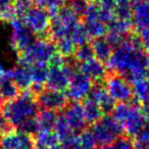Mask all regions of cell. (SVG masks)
Wrapping results in <instances>:
<instances>
[{
  "instance_id": "20",
  "label": "cell",
  "mask_w": 149,
  "mask_h": 149,
  "mask_svg": "<svg viewBox=\"0 0 149 149\" xmlns=\"http://www.w3.org/2000/svg\"><path fill=\"white\" fill-rule=\"evenodd\" d=\"M74 149H96V142L90 130H84L77 135Z\"/></svg>"
},
{
  "instance_id": "30",
  "label": "cell",
  "mask_w": 149,
  "mask_h": 149,
  "mask_svg": "<svg viewBox=\"0 0 149 149\" xmlns=\"http://www.w3.org/2000/svg\"><path fill=\"white\" fill-rule=\"evenodd\" d=\"M4 74H5V70H3L2 62H1V59H0V80H1L3 77H4Z\"/></svg>"
},
{
  "instance_id": "7",
  "label": "cell",
  "mask_w": 149,
  "mask_h": 149,
  "mask_svg": "<svg viewBox=\"0 0 149 149\" xmlns=\"http://www.w3.org/2000/svg\"><path fill=\"white\" fill-rule=\"evenodd\" d=\"M1 149H34L35 137L17 130H10L3 133L0 138Z\"/></svg>"
},
{
  "instance_id": "10",
  "label": "cell",
  "mask_w": 149,
  "mask_h": 149,
  "mask_svg": "<svg viewBox=\"0 0 149 149\" xmlns=\"http://www.w3.org/2000/svg\"><path fill=\"white\" fill-rule=\"evenodd\" d=\"M78 70L83 72L94 83L100 82L105 76V68L102 64V61L97 58H92L85 62L78 63Z\"/></svg>"
},
{
  "instance_id": "21",
  "label": "cell",
  "mask_w": 149,
  "mask_h": 149,
  "mask_svg": "<svg viewBox=\"0 0 149 149\" xmlns=\"http://www.w3.org/2000/svg\"><path fill=\"white\" fill-rule=\"evenodd\" d=\"M54 43H55L57 52L65 58L72 56L74 50L77 48V45L74 43V41L70 37L60 38V39L54 41Z\"/></svg>"
},
{
  "instance_id": "23",
  "label": "cell",
  "mask_w": 149,
  "mask_h": 149,
  "mask_svg": "<svg viewBox=\"0 0 149 149\" xmlns=\"http://www.w3.org/2000/svg\"><path fill=\"white\" fill-rule=\"evenodd\" d=\"M59 142V139L56 136V134L51 131V132H41L38 133L35 136V144L39 146H43L46 148H50L55 145H57Z\"/></svg>"
},
{
  "instance_id": "28",
  "label": "cell",
  "mask_w": 149,
  "mask_h": 149,
  "mask_svg": "<svg viewBox=\"0 0 149 149\" xmlns=\"http://www.w3.org/2000/svg\"><path fill=\"white\" fill-rule=\"evenodd\" d=\"M15 10L17 17H21L28 9L34 5V0H13Z\"/></svg>"
},
{
  "instance_id": "24",
  "label": "cell",
  "mask_w": 149,
  "mask_h": 149,
  "mask_svg": "<svg viewBox=\"0 0 149 149\" xmlns=\"http://www.w3.org/2000/svg\"><path fill=\"white\" fill-rule=\"evenodd\" d=\"M15 17H17L15 10V1L0 0V21L11 22Z\"/></svg>"
},
{
  "instance_id": "2",
  "label": "cell",
  "mask_w": 149,
  "mask_h": 149,
  "mask_svg": "<svg viewBox=\"0 0 149 149\" xmlns=\"http://www.w3.org/2000/svg\"><path fill=\"white\" fill-rule=\"evenodd\" d=\"M57 53L55 43L49 38H37L33 44L23 52L19 53V61L25 63L48 64L52 57Z\"/></svg>"
},
{
  "instance_id": "13",
  "label": "cell",
  "mask_w": 149,
  "mask_h": 149,
  "mask_svg": "<svg viewBox=\"0 0 149 149\" xmlns=\"http://www.w3.org/2000/svg\"><path fill=\"white\" fill-rule=\"evenodd\" d=\"M19 93H21L19 88L13 81L8 72H5L4 77L0 80V98L2 102L13 99Z\"/></svg>"
},
{
  "instance_id": "17",
  "label": "cell",
  "mask_w": 149,
  "mask_h": 149,
  "mask_svg": "<svg viewBox=\"0 0 149 149\" xmlns=\"http://www.w3.org/2000/svg\"><path fill=\"white\" fill-rule=\"evenodd\" d=\"M53 132L58 137L59 142H63V141L68 140L70 138H72V136L76 135L74 131L72 130V128L70 127L68 123L66 122L65 118H64L62 113L58 114L55 126H54L53 129Z\"/></svg>"
},
{
  "instance_id": "9",
  "label": "cell",
  "mask_w": 149,
  "mask_h": 149,
  "mask_svg": "<svg viewBox=\"0 0 149 149\" xmlns=\"http://www.w3.org/2000/svg\"><path fill=\"white\" fill-rule=\"evenodd\" d=\"M62 114H63L66 122L68 123L70 127L74 133H80L85 130L87 123H86L85 116H84L83 111V106H82L81 102H68V104L65 106V108L62 111Z\"/></svg>"
},
{
  "instance_id": "1",
  "label": "cell",
  "mask_w": 149,
  "mask_h": 149,
  "mask_svg": "<svg viewBox=\"0 0 149 149\" xmlns=\"http://www.w3.org/2000/svg\"><path fill=\"white\" fill-rule=\"evenodd\" d=\"M39 112V106L35 94L30 89L22 90L15 98L5 101L0 106V114L11 129H17L23 123L35 118Z\"/></svg>"
},
{
  "instance_id": "15",
  "label": "cell",
  "mask_w": 149,
  "mask_h": 149,
  "mask_svg": "<svg viewBox=\"0 0 149 149\" xmlns=\"http://www.w3.org/2000/svg\"><path fill=\"white\" fill-rule=\"evenodd\" d=\"M109 96L116 100H125L129 96V89L125 82L118 77H110L107 81Z\"/></svg>"
},
{
  "instance_id": "16",
  "label": "cell",
  "mask_w": 149,
  "mask_h": 149,
  "mask_svg": "<svg viewBox=\"0 0 149 149\" xmlns=\"http://www.w3.org/2000/svg\"><path fill=\"white\" fill-rule=\"evenodd\" d=\"M91 45L93 48L94 55L96 56L98 60L105 61L109 58L111 47H110V42L108 40L104 39L103 37L94 38Z\"/></svg>"
},
{
  "instance_id": "8",
  "label": "cell",
  "mask_w": 149,
  "mask_h": 149,
  "mask_svg": "<svg viewBox=\"0 0 149 149\" xmlns=\"http://www.w3.org/2000/svg\"><path fill=\"white\" fill-rule=\"evenodd\" d=\"M91 87V80L83 72L77 70L70 79L65 94L68 100L82 102L88 96Z\"/></svg>"
},
{
  "instance_id": "6",
  "label": "cell",
  "mask_w": 149,
  "mask_h": 149,
  "mask_svg": "<svg viewBox=\"0 0 149 149\" xmlns=\"http://www.w3.org/2000/svg\"><path fill=\"white\" fill-rule=\"evenodd\" d=\"M90 131H91L96 143L105 145L109 144L111 141L116 139V137L120 132V128L112 118H103L94 123Z\"/></svg>"
},
{
  "instance_id": "22",
  "label": "cell",
  "mask_w": 149,
  "mask_h": 149,
  "mask_svg": "<svg viewBox=\"0 0 149 149\" xmlns=\"http://www.w3.org/2000/svg\"><path fill=\"white\" fill-rule=\"evenodd\" d=\"M72 57L78 63H81V62H85L89 59L95 57L94 55V51L92 45L87 42L85 44H82L80 46H77L76 50H74V54H72Z\"/></svg>"
},
{
  "instance_id": "19",
  "label": "cell",
  "mask_w": 149,
  "mask_h": 149,
  "mask_svg": "<svg viewBox=\"0 0 149 149\" xmlns=\"http://www.w3.org/2000/svg\"><path fill=\"white\" fill-rule=\"evenodd\" d=\"M84 26L87 31L89 37L92 38H98L102 37L105 34L106 27L104 23L97 19H93V17H84Z\"/></svg>"
},
{
  "instance_id": "5",
  "label": "cell",
  "mask_w": 149,
  "mask_h": 149,
  "mask_svg": "<svg viewBox=\"0 0 149 149\" xmlns=\"http://www.w3.org/2000/svg\"><path fill=\"white\" fill-rule=\"evenodd\" d=\"M11 23L13 34H11V44L17 53H21L27 49L31 44L37 39V36L25 25L21 17H15Z\"/></svg>"
},
{
  "instance_id": "4",
  "label": "cell",
  "mask_w": 149,
  "mask_h": 149,
  "mask_svg": "<svg viewBox=\"0 0 149 149\" xmlns=\"http://www.w3.org/2000/svg\"><path fill=\"white\" fill-rule=\"evenodd\" d=\"M36 101L40 109H48L53 111H61L68 104V98L65 92L56 91L49 88H44L35 95Z\"/></svg>"
},
{
  "instance_id": "27",
  "label": "cell",
  "mask_w": 149,
  "mask_h": 149,
  "mask_svg": "<svg viewBox=\"0 0 149 149\" xmlns=\"http://www.w3.org/2000/svg\"><path fill=\"white\" fill-rule=\"evenodd\" d=\"M66 5L74 11L80 19L85 17L90 2L88 0H66Z\"/></svg>"
},
{
  "instance_id": "25",
  "label": "cell",
  "mask_w": 149,
  "mask_h": 149,
  "mask_svg": "<svg viewBox=\"0 0 149 149\" xmlns=\"http://www.w3.org/2000/svg\"><path fill=\"white\" fill-rule=\"evenodd\" d=\"M70 38L74 41V43L77 46H80L82 44H85L89 41V35L85 29V26L82 22H80L76 27L72 29V31L70 34Z\"/></svg>"
},
{
  "instance_id": "18",
  "label": "cell",
  "mask_w": 149,
  "mask_h": 149,
  "mask_svg": "<svg viewBox=\"0 0 149 149\" xmlns=\"http://www.w3.org/2000/svg\"><path fill=\"white\" fill-rule=\"evenodd\" d=\"M29 72L31 76L32 84H40L45 85L48 74L47 64L42 63H28Z\"/></svg>"
},
{
  "instance_id": "3",
  "label": "cell",
  "mask_w": 149,
  "mask_h": 149,
  "mask_svg": "<svg viewBox=\"0 0 149 149\" xmlns=\"http://www.w3.org/2000/svg\"><path fill=\"white\" fill-rule=\"evenodd\" d=\"M25 25L40 38H49L51 15L47 10L34 4L21 17Z\"/></svg>"
},
{
  "instance_id": "31",
  "label": "cell",
  "mask_w": 149,
  "mask_h": 149,
  "mask_svg": "<svg viewBox=\"0 0 149 149\" xmlns=\"http://www.w3.org/2000/svg\"><path fill=\"white\" fill-rule=\"evenodd\" d=\"M2 134H3V131L1 130V128H0V138H1V136H2Z\"/></svg>"
},
{
  "instance_id": "12",
  "label": "cell",
  "mask_w": 149,
  "mask_h": 149,
  "mask_svg": "<svg viewBox=\"0 0 149 149\" xmlns=\"http://www.w3.org/2000/svg\"><path fill=\"white\" fill-rule=\"evenodd\" d=\"M57 116L58 113L56 111H53V110H39L37 116H36V122H37L38 131H39L38 133L51 132V131H53L56 120H57Z\"/></svg>"
},
{
  "instance_id": "11",
  "label": "cell",
  "mask_w": 149,
  "mask_h": 149,
  "mask_svg": "<svg viewBox=\"0 0 149 149\" xmlns=\"http://www.w3.org/2000/svg\"><path fill=\"white\" fill-rule=\"evenodd\" d=\"M8 74L21 91L29 89L30 86L32 85V80L31 76H30L28 63L19 61V64L15 68L8 70Z\"/></svg>"
},
{
  "instance_id": "14",
  "label": "cell",
  "mask_w": 149,
  "mask_h": 149,
  "mask_svg": "<svg viewBox=\"0 0 149 149\" xmlns=\"http://www.w3.org/2000/svg\"><path fill=\"white\" fill-rule=\"evenodd\" d=\"M81 103L82 106H83L84 116H85L87 125H93L94 123H96L101 118V116L103 112H102L99 104L96 101L86 97Z\"/></svg>"
},
{
  "instance_id": "29",
  "label": "cell",
  "mask_w": 149,
  "mask_h": 149,
  "mask_svg": "<svg viewBox=\"0 0 149 149\" xmlns=\"http://www.w3.org/2000/svg\"><path fill=\"white\" fill-rule=\"evenodd\" d=\"M108 149H128L127 147V144L123 141H118V142L114 143L112 146H110Z\"/></svg>"
},
{
  "instance_id": "26",
  "label": "cell",
  "mask_w": 149,
  "mask_h": 149,
  "mask_svg": "<svg viewBox=\"0 0 149 149\" xmlns=\"http://www.w3.org/2000/svg\"><path fill=\"white\" fill-rule=\"evenodd\" d=\"M65 3L66 0H36V5L47 10L50 15H55Z\"/></svg>"
}]
</instances>
